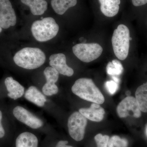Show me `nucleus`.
<instances>
[{
	"label": "nucleus",
	"mask_w": 147,
	"mask_h": 147,
	"mask_svg": "<svg viewBox=\"0 0 147 147\" xmlns=\"http://www.w3.org/2000/svg\"><path fill=\"white\" fill-rule=\"evenodd\" d=\"M18 66L28 69L38 68L45 63V53L39 48L26 47L18 51L13 58Z\"/></svg>",
	"instance_id": "1"
},
{
	"label": "nucleus",
	"mask_w": 147,
	"mask_h": 147,
	"mask_svg": "<svg viewBox=\"0 0 147 147\" xmlns=\"http://www.w3.org/2000/svg\"><path fill=\"white\" fill-rule=\"evenodd\" d=\"M74 94L90 102L102 104L105 98L91 79L80 78L76 80L71 87Z\"/></svg>",
	"instance_id": "2"
},
{
	"label": "nucleus",
	"mask_w": 147,
	"mask_h": 147,
	"mask_svg": "<svg viewBox=\"0 0 147 147\" xmlns=\"http://www.w3.org/2000/svg\"><path fill=\"white\" fill-rule=\"evenodd\" d=\"M130 37L129 30L125 25L121 24L114 30L112 38L114 53L121 60H124L128 56Z\"/></svg>",
	"instance_id": "3"
},
{
	"label": "nucleus",
	"mask_w": 147,
	"mask_h": 147,
	"mask_svg": "<svg viewBox=\"0 0 147 147\" xmlns=\"http://www.w3.org/2000/svg\"><path fill=\"white\" fill-rule=\"evenodd\" d=\"M59 31V25L52 17L34 21L31 27L33 36L39 42H45L54 38Z\"/></svg>",
	"instance_id": "4"
},
{
	"label": "nucleus",
	"mask_w": 147,
	"mask_h": 147,
	"mask_svg": "<svg viewBox=\"0 0 147 147\" xmlns=\"http://www.w3.org/2000/svg\"><path fill=\"white\" fill-rule=\"evenodd\" d=\"M74 55L85 63H90L98 59L102 54L103 49L97 43H79L72 47Z\"/></svg>",
	"instance_id": "5"
},
{
	"label": "nucleus",
	"mask_w": 147,
	"mask_h": 147,
	"mask_svg": "<svg viewBox=\"0 0 147 147\" xmlns=\"http://www.w3.org/2000/svg\"><path fill=\"white\" fill-rule=\"evenodd\" d=\"M87 119L79 112H75L69 116L67 121L70 137L77 142L82 141L85 136Z\"/></svg>",
	"instance_id": "6"
},
{
	"label": "nucleus",
	"mask_w": 147,
	"mask_h": 147,
	"mask_svg": "<svg viewBox=\"0 0 147 147\" xmlns=\"http://www.w3.org/2000/svg\"><path fill=\"white\" fill-rule=\"evenodd\" d=\"M117 111L120 118L131 116L138 118L142 115L136 98L131 96L125 97L119 103L117 107Z\"/></svg>",
	"instance_id": "7"
},
{
	"label": "nucleus",
	"mask_w": 147,
	"mask_h": 147,
	"mask_svg": "<svg viewBox=\"0 0 147 147\" xmlns=\"http://www.w3.org/2000/svg\"><path fill=\"white\" fill-rule=\"evenodd\" d=\"M16 23V16L9 0H0V26L8 29Z\"/></svg>",
	"instance_id": "8"
},
{
	"label": "nucleus",
	"mask_w": 147,
	"mask_h": 147,
	"mask_svg": "<svg viewBox=\"0 0 147 147\" xmlns=\"http://www.w3.org/2000/svg\"><path fill=\"white\" fill-rule=\"evenodd\" d=\"M13 116L19 121L34 129L43 125L42 121L28 110L20 106H17L13 110Z\"/></svg>",
	"instance_id": "9"
},
{
	"label": "nucleus",
	"mask_w": 147,
	"mask_h": 147,
	"mask_svg": "<svg viewBox=\"0 0 147 147\" xmlns=\"http://www.w3.org/2000/svg\"><path fill=\"white\" fill-rule=\"evenodd\" d=\"M44 74L46 83L42 87V92L47 96L57 94L59 92V89L55 84L59 79V72L53 67H48L44 70Z\"/></svg>",
	"instance_id": "10"
},
{
	"label": "nucleus",
	"mask_w": 147,
	"mask_h": 147,
	"mask_svg": "<svg viewBox=\"0 0 147 147\" xmlns=\"http://www.w3.org/2000/svg\"><path fill=\"white\" fill-rule=\"evenodd\" d=\"M50 65L59 73L64 76H71L74 73L73 69L67 65L65 55L62 53L51 55L50 57Z\"/></svg>",
	"instance_id": "11"
},
{
	"label": "nucleus",
	"mask_w": 147,
	"mask_h": 147,
	"mask_svg": "<svg viewBox=\"0 0 147 147\" xmlns=\"http://www.w3.org/2000/svg\"><path fill=\"white\" fill-rule=\"evenodd\" d=\"M79 112L83 116L90 120L95 122H100L103 119L105 112L100 104L92 103L89 108H82Z\"/></svg>",
	"instance_id": "12"
},
{
	"label": "nucleus",
	"mask_w": 147,
	"mask_h": 147,
	"mask_svg": "<svg viewBox=\"0 0 147 147\" xmlns=\"http://www.w3.org/2000/svg\"><path fill=\"white\" fill-rule=\"evenodd\" d=\"M5 84L8 92V97L16 100L20 98L25 93V88L13 77H8L5 80Z\"/></svg>",
	"instance_id": "13"
},
{
	"label": "nucleus",
	"mask_w": 147,
	"mask_h": 147,
	"mask_svg": "<svg viewBox=\"0 0 147 147\" xmlns=\"http://www.w3.org/2000/svg\"><path fill=\"white\" fill-rule=\"evenodd\" d=\"M24 96L27 100L38 107L44 106L47 101L45 96L34 86L29 87L26 91Z\"/></svg>",
	"instance_id": "14"
},
{
	"label": "nucleus",
	"mask_w": 147,
	"mask_h": 147,
	"mask_svg": "<svg viewBox=\"0 0 147 147\" xmlns=\"http://www.w3.org/2000/svg\"><path fill=\"white\" fill-rule=\"evenodd\" d=\"M100 3V9L105 16L112 17L118 13L120 0H98Z\"/></svg>",
	"instance_id": "15"
},
{
	"label": "nucleus",
	"mask_w": 147,
	"mask_h": 147,
	"mask_svg": "<svg viewBox=\"0 0 147 147\" xmlns=\"http://www.w3.org/2000/svg\"><path fill=\"white\" fill-rule=\"evenodd\" d=\"M38 140L34 134L24 132L18 135L16 141V147H38Z\"/></svg>",
	"instance_id": "16"
},
{
	"label": "nucleus",
	"mask_w": 147,
	"mask_h": 147,
	"mask_svg": "<svg viewBox=\"0 0 147 147\" xmlns=\"http://www.w3.org/2000/svg\"><path fill=\"white\" fill-rule=\"evenodd\" d=\"M21 1L30 7L34 15H42L47 9V3L45 0H21Z\"/></svg>",
	"instance_id": "17"
},
{
	"label": "nucleus",
	"mask_w": 147,
	"mask_h": 147,
	"mask_svg": "<svg viewBox=\"0 0 147 147\" xmlns=\"http://www.w3.org/2000/svg\"><path fill=\"white\" fill-rule=\"evenodd\" d=\"M135 97L141 111L147 113V83L137 88L135 92Z\"/></svg>",
	"instance_id": "18"
},
{
	"label": "nucleus",
	"mask_w": 147,
	"mask_h": 147,
	"mask_svg": "<svg viewBox=\"0 0 147 147\" xmlns=\"http://www.w3.org/2000/svg\"><path fill=\"white\" fill-rule=\"evenodd\" d=\"M77 0H52L51 5L56 13L63 15L67 10L76 5Z\"/></svg>",
	"instance_id": "19"
},
{
	"label": "nucleus",
	"mask_w": 147,
	"mask_h": 147,
	"mask_svg": "<svg viewBox=\"0 0 147 147\" xmlns=\"http://www.w3.org/2000/svg\"><path fill=\"white\" fill-rule=\"evenodd\" d=\"M108 74L111 76H119L123 71V67L122 64L117 59L113 60L109 62L106 67Z\"/></svg>",
	"instance_id": "20"
},
{
	"label": "nucleus",
	"mask_w": 147,
	"mask_h": 147,
	"mask_svg": "<svg viewBox=\"0 0 147 147\" xmlns=\"http://www.w3.org/2000/svg\"><path fill=\"white\" fill-rule=\"evenodd\" d=\"M127 145L128 142L126 139L115 135L109 139L108 147H127Z\"/></svg>",
	"instance_id": "21"
},
{
	"label": "nucleus",
	"mask_w": 147,
	"mask_h": 147,
	"mask_svg": "<svg viewBox=\"0 0 147 147\" xmlns=\"http://www.w3.org/2000/svg\"><path fill=\"white\" fill-rule=\"evenodd\" d=\"M110 137L108 135H103L101 134H97L94 137L97 147H108V141Z\"/></svg>",
	"instance_id": "22"
},
{
	"label": "nucleus",
	"mask_w": 147,
	"mask_h": 147,
	"mask_svg": "<svg viewBox=\"0 0 147 147\" xmlns=\"http://www.w3.org/2000/svg\"><path fill=\"white\" fill-rule=\"evenodd\" d=\"M105 87L110 94L113 95L118 90L119 84L114 80H110L105 82Z\"/></svg>",
	"instance_id": "23"
},
{
	"label": "nucleus",
	"mask_w": 147,
	"mask_h": 147,
	"mask_svg": "<svg viewBox=\"0 0 147 147\" xmlns=\"http://www.w3.org/2000/svg\"><path fill=\"white\" fill-rule=\"evenodd\" d=\"M134 6L138 7L144 5L147 3V0H131Z\"/></svg>",
	"instance_id": "24"
},
{
	"label": "nucleus",
	"mask_w": 147,
	"mask_h": 147,
	"mask_svg": "<svg viewBox=\"0 0 147 147\" xmlns=\"http://www.w3.org/2000/svg\"><path fill=\"white\" fill-rule=\"evenodd\" d=\"M2 113L0 110V138H3L4 137L5 134V131L1 123L2 119Z\"/></svg>",
	"instance_id": "25"
},
{
	"label": "nucleus",
	"mask_w": 147,
	"mask_h": 147,
	"mask_svg": "<svg viewBox=\"0 0 147 147\" xmlns=\"http://www.w3.org/2000/svg\"><path fill=\"white\" fill-rule=\"evenodd\" d=\"M67 144H68L67 141H60L58 142L55 147H73L71 146H67Z\"/></svg>",
	"instance_id": "26"
},
{
	"label": "nucleus",
	"mask_w": 147,
	"mask_h": 147,
	"mask_svg": "<svg viewBox=\"0 0 147 147\" xmlns=\"http://www.w3.org/2000/svg\"><path fill=\"white\" fill-rule=\"evenodd\" d=\"M2 28H1V26H0V33L2 32Z\"/></svg>",
	"instance_id": "27"
},
{
	"label": "nucleus",
	"mask_w": 147,
	"mask_h": 147,
	"mask_svg": "<svg viewBox=\"0 0 147 147\" xmlns=\"http://www.w3.org/2000/svg\"><path fill=\"white\" fill-rule=\"evenodd\" d=\"M146 134L147 135V128H146Z\"/></svg>",
	"instance_id": "28"
}]
</instances>
